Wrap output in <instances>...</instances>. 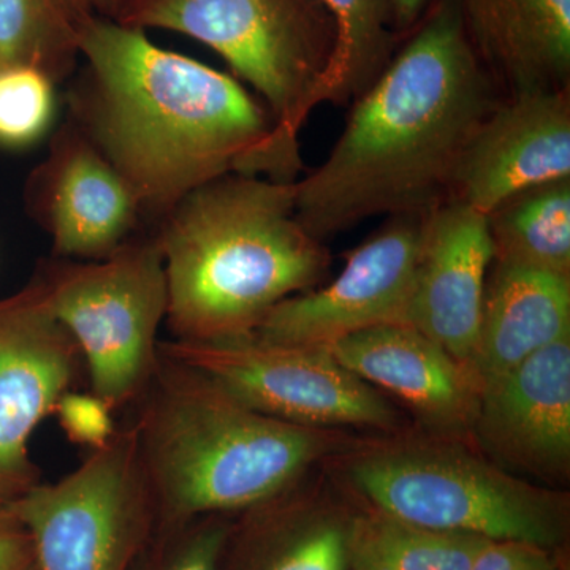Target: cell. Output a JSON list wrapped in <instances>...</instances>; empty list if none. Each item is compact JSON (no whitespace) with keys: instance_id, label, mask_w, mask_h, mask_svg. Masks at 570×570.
Returning <instances> with one entry per match:
<instances>
[{"instance_id":"obj_21","label":"cell","mask_w":570,"mask_h":570,"mask_svg":"<svg viewBox=\"0 0 570 570\" xmlns=\"http://www.w3.org/2000/svg\"><path fill=\"white\" fill-rule=\"evenodd\" d=\"M489 539L423 527L371 508L355 512L351 570H471Z\"/></svg>"},{"instance_id":"obj_11","label":"cell","mask_w":570,"mask_h":570,"mask_svg":"<svg viewBox=\"0 0 570 570\" xmlns=\"http://www.w3.org/2000/svg\"><path fill=\"white\" fill-rule=\"evenodd\" d=\"M78 355L32 281L0 299V505L13 504L39 485L29 441L69 392Z\"/></svg>"},{"instance_id":"obj_4","label":"cell","mask_w":570,"mask_h":570,"mask_svg":"<svg viewBox=\"0 0 570 570\" xmlns=\"http://www.w3.org/2000/svg\"><path fill=\"white\" fill-rule=\"evenodd\" d=\"M132 423L157 519L234 515L292 489L333 444L239 403L159 351Z\"/></svg>"},{"instance_id":"obj_22","label":"cell","mask_w":570,"mask_h":570,"mask_svg":"<svg viewBox=\"0 0 570 570\" xmlns=\"http://www.w3.org/2000/svg\"><path fill=\"white\" fill-rule=\"evenodd\" d=\"M332 14L336 45L318 92V105L355 100L395 55L393 0H322Z\"/></svg>"},{"instance_id":"obj_12","label":"cell","mask_w":570,"mask_h":570,"mask_svg":"<svg viewBox=\"0 0 570 570\" xmlns=\"http://www.w3.org/2000/svg\"><path fill=\"white\" fill-rule=\"evenodd\" d=\"M24 200L56 258L100 261L145 232L129 184L69 119L29 175Z\"/></svg>"},{"instance_id":"obj_1","label":"cell","mask_w":570,"mask_h":570,"mask_svg":"<svg viewBox=\"0 0 570 570\" xmlns=\"http://www.w3.org/2000/svg\"><path fill=\"white\" fill-rule=\"evenodd\" d=\"M78 45L85 63L67 91V119L129 184L148 230L224 176L298 181L268 108L238 78L102 18L82 22Z\"/></svg>"},{"instance_id":"obj_2","label":"cell","mask_w":570,"mask_h":570,"mask_svg":"<svg viewBox=\"0 0 570 570\" xmlns=\"http://www.w3.org/2000/svg\"><path fill=\"white\" fill-rule=\"evenodd\" d=\"M502 99L459 0H436L356 97L328 157L295 181L296 219L324 242L381 214L430 212L448 200L464 149Z\"/></svg>"},{"instance_id":"obj_17","label":"cell","mask_w":570,"mask_h":570,"mask_svg":"<svg viewBox=\"0 0 570 570\" xmlns=\"http://www.w3.org/2000/svg\"><path fill=\"white\" fill-rule=\"evenodd\" d=\"M464 29L502 97L569 89L570 0H459Z\"/></svg>"},{"instance_id":"obj_7","label":"cell","mask_w":570,"mask_h":570,"mask_svg":"<svg viewBox=\"0 0 570 570\" xmlns=\"http://www.w3.org/2000/svg\"><path fill=\"white\" fill-rule=\"evenodd\" d=\"M31 281L77 344L94 395L112 411L137 403L159 362L157 335L168 306L163 250L153 232L100 261L56 258Z\"/></svg>"},{"instance_id":"obj_16","label":"cell","mask_w":570,"mask_h":570,"mask_svg":"<svg viewBox=\"0 0 570 570\" xmlns=\"http://www.w3.org/2000/svg\"><path fill=\"white\" fill-rule=\"evenodd\" d=\"M328 348L355 376L400 397L426 425L442 431L474 425L478 379L417 326H371Z\"/></svg>"},{"instance_id":"obj_13","label":"cell","mask_w":570,"mask_h":570,"mask_svg":"<svg viewBox=\"0 0 570 570\" xmlns=\"http://www.w3.org/2000/svg\"><path fill=\"white\" fill-rule=\"evenodd\" d=\"M570 178V89L504 97L480 124L449 198L487 216L510 195Z\"/></svg>"},{"instance_id":"obj_27","label":"cell","mask_w":570,"mask_h":570,"mask_svg":"<svg viewBox=\"0 0 570 570\" xmlns=\"http://www.w3.org/2000/svg\"><path fill=\"white\" fill-rule=\"evenodd\" d=\"M471 570H562L553 550L517 540H490Z\"/></svg>"},{"instance_id":"obj_20","label":"cell","mask_w":570,"mask_h":570,"mask_svg":"<svg viewBox=\"0 0 570 570\" xmlns=\"http://www.w3.org/2000/svg\"><path fill=\"white\" fill-rule=\"evenodd\" d=\"M487 225L493 262L570 277V178L510 195Z\"/></svg>"},{"instance_id":"obj_18","label":"cell","mask_w":570,"mask_h":570,"mask_svg":"<svg viewBox=\"0 0 570 570\" xmlns=\"http://www.w3.org/2000/svg\"><path fill=\"white\" fill-rule=\"evenodd\" d=\"M295 487L232 520L219 570H351L355 512Z\"/></svg>"},{"instance_id":"obj_15","label":"cell","mask_w":570,"mask_h":570,"mask_svg":"<svg viewBox=\"0 0 570 570\" xmlns=\"http://www.w3.org/2000/svg\"><path fill=\"white\" fill-rule=\"evenodd\" d=\"M474 426L509 463L538 475L564 474L570 461V336L487 382Z\"/></svg>"},{"instance_id":"obj_14","label":"cell","mask_w":570,"mask_h":570,"mask_svg":"<svg viewBox=\"0 0 570 570\" xmlns=\"http://www.w3.org/2000/svg\"><path fill=\"white\" fill-rule=\"evenodd\" d=\"M491 264L487 216L453 198L425 214L407 322L466 366Z\"/></svg>"},{"instance_id":"obj_5","label":"cell","mask_w":570,"mask_h":570,"mask_svg":"<svg viewBox=\"0 0 570 570\" xmlns=\"http://www.w3.org/2000/svg\"><path fill=\"white\" fill-rule=\"evenodd\" d=\"M116 22L183 33L216 51L261 96L281 153L303 170L299 132L336 45L322 0H135Z\"/></svg>"},{"instance_id":"obj_9","label":"cell","mask_w":570,"mask_h":570,"mask_svg":"<svg viewBox=\"0 0 570 570\" xmlns=\"http://www.w3.org/2000/svg\"><path fill=\"white\" fill-rule=\"evenodd\" d=\"M159 351L200 371L245 406L292 425L389 430L397 422L389 401L328 347L268 343L250 333L160 341Z\"/></svg>"},{"instance_id":"obj_10","label":"cell","mask_w":570,"mask_h":570,"mask_svg":"<svg viewBox=\"0 0 570 570\" xmlns=\"http://www.w3.org/2000/svg\"><path fill=\"white\" fill-rule=\"evenodd\" d=\"M425 214L392 216L348 254L335 279L277 303L253 335L268 343L330 347L371 326L409 324Z\"/></svg>"},{"instance_id":"obj_19","label":"cell","mask_w":570,"mask_h":570,"mask_svg":"<svg viewBox=\"0 0 570 570\" xmlns=\"http://www.w3.org/2000/svg\"><path fill=\"white\" fill-rule=\"evenodd\" d=\"M566 336H570V277L493 262L468 366L480 390Z\"/></svg>"},{"instance_id":"obj_30","label":"cell","mask_w":570,"mask_h":570,"mask_svg":"<svg viewBox=\"0 0 570 570\" xmlns=\"http://www.w3.org/2000/svg\"><path fill=\"white\" fill-rule=\"evenodd\" d=\"M436 0H393L395 31L411 33Z\"/></svg>"},{"instance_id":"obj_6","label":"cell","mask_w":570,"mask_h":570,"mask_svg":"<svg viewBox=\"0 0 570 570\" xmlns=\"http://www.w3.org/2000/svg\"><path fill=\"white\" fill-rule=\"evenodd\" d=\"M351 480L371 508L434 530L553 551L568 538L561 498L452 445L373 450L352 463Z\"/></svg>"},{"instance_id":"obj_24","label":"cell","mask_w":570,"mask_h":570,"mask_svg":"<svg viewBox=\"0 0 570 570\" xmlns=\"http://www.w3.org/2000/svg\"><path fill=\"white\" fill-rule=\"evenodd\" d=\"M230 515L159 520L134 570H219Z\"/></svg>"},{"instance_id":"obj_29","label":"cell","mask_w":570,"mask_h":570,"mask_svg":"<svg viewBox=\"0 0 570 570\" xmlns=\"http://www.w3.org/2000/svg\"><path fill=\"white\" fill-rule=\"evenodd\" d=\"M69 2L82 20L102 18V20L119 21L135 0H69Z\"/></svg>"},{"instance_id":"obj_28","label":"cell","mask_w":570,"mask_h":570,"mask_svg":"<svg viewBox=\"0 0 570 570\" xmlns=\"http://www.w3.org/2000/svg\"><path fill=\"white\" fill-rule=\"evenodd\" d=\"M0 570H41L31 534L11 505H0Z\"/></svg>"},{"instance_id":"obj_23","label":"cell","mask_w":570,"mask_h":570,"mask_svg":"<svg viewBox=\"0 0 570 570\" xmlns=\"http://www.w3.org/2000/svg\"><path fill=\"white\" fill-rule=\"evenodd\" d=\"M85 21L69 0H0V69L28 66L66 81L80 62Z\"/></svg>"},{"instance_id":"obj_26","label":"cell","mask_w":570,"mask_h":570,"mask_svg":"<svg viewBox=\"0 0 570 570\" xmlns=\"http://www.w3.org/2000/svg\"><path fill=\"white\" fill-rule=\"evenodd\" d=\"M66 436L91 450L102 448L115 434L112 409L94 393L66 392L55 407Z\"/></svg>"},{"instance_id":"obj_25","label":"cell","mask_w":570,"mask_h":570,"mask_svg":"<svg viewBox=\"0 0 570 570\" xmlns=\"http://www.w3.org/2000/svg\"><path fill=\"white\" fill-rule=\"evenodd\" d=\"M56 112V82L28 66L0 69V146L20 149L50 130Z\"/></svg>"},{"instance_id":"obj_8","label":"cell","mask_w":570,"mask_h":570,"mask_svg":"<svg viewBox=\"0 0 570 570\" xmlns=\"http://www.w3.org/2000/svg\"><path fill=\"white\" fill-rule=\"evenodd\" d=\"M31 534L41 570H134L157 505L132 420L55 483L10 504Z\"/></svg>"},{"instance_id":"obj_3","label":"cell","mask_w":570,"mask_h":570,"mask_svg":"<svg viewBox=\"0 0 570 570\" xmlns=\"http://www.w3.org/2000/svg\"><path fill=\"white\" fill-rule=\"evenodd\" d=\"M175 340L250 335L328 275V249L296 219L295 183L230 175L198 187L151 228Z\"/></svg>"}]
</instances>
